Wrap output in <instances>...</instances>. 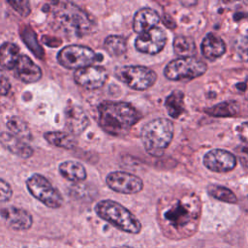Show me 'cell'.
Returning a JSON list of instances; mask_svg holds the SVG:
<instances>
[{
    "label": "cell",
    "instance_id": "obj_21",
    "mask_svg": "<svg viewBox=\"0 0 248 248\" xmlns=\"http://www.w3.org/2000/svg\"><path fill=\"white\" fill-rule=\"evenodd\" d=\"M45 140L51 145L72 150L77 147L78 141L75 139V136L71 135L68 132H62V131H51L46 132L44 134Z\"/></svg>",
    "mask_w": 248,
    "mask_h": 248
},
{
    "label": "cell",
    "instance_id": "obj_3",
    "mask_svg": "<svg viewBox=\"0 0 248 248\" xmlns=\"http://www.w3.org/2000/svg\"><path fill=\"white\" fill-rule=\"evenodd\" d=\"M140 117V112L127 102L105 101L98 107V123L111 136L126 135Z\"/></svg>",
    "mask_w": 248,
    "mask_h": 248
},
{
    "label": "cell",
    "instance_id": "obj_31",
    "mask_svg": "<svg viewBox=\"0 0 248 248\" xmlns=\"http://www.w3.org/2000/svg\"><path fill=\"white\" fill-rule=\"evenodd\" d=\"M13 196V189L11 185L4 179L0 178V202H8Z\"/></svg>",
    "mask_w": 248,
    "mask_h": 248
},
{
    "label": "cell",
    "instance_id": "obj_9",
    "mask_svg": "<svg viewBox=\"0 0 248 248\" xmlns=\"http://www.w3.org/2000/svg\"><path fill=\"white\" fill-rule=\"evenodd\" d=\"M96 58V53L93 49L80 45L64 46L57 54V61L61 66L76 71L91 66Z\"/></svg>",
    "mask_w": 248,
    "mask_h": 248
},
{
    "label": "cell",
    "instance_id": "obj_17",
    "mask_svg": "<svg viewBox=\"0 0 248 248\" xmlns=\"http://www.w3.org/2000/svg\"><path fill=\"white\" fill-rule=\"evenodd\" d=\"M0 143L6 150L20 158L27 159L33 155L32 147L27 144L25 140L14 136L9 132L0 133Z\"/></svg>",
    "mask_w": 248,
    "mask_h": 248
},
{
    "label": "cell",
    "instance_id": "obj_10",
    "mask_svg": "<svg viewBox=\"0 0 248 248\" xmlns=\"http://www.w3.org/2000/svg\"><path fill=\"white\" fill-rule=\"evenodd\" d=\"M106 183L112 191L125 195L140 193L143 188V182L139 176L121 170L109 172L106 177Z\"/></svg>",
    "mask_w": 248,
    "mask_h": 248
},
{
    "label": "cell",
    "instance_id": "obj_6",
    "mask_svg": "<svg viewBox=\"0 0 248 248\" xmlns=\"http://www.w3.org/2000/svg\"><path fill=\"white\" fill-rule=\"evenodd\" d=\"M114 75L118 80L134 90H146L157 80V74L150 68L140 65H128L116 68Z\"/></svg>",
    "mask_w": 248,
    "mask_h": 248
},
{
    "label": "cell",
    "instance_id": "obj_7",
    "mask_svg": "<svg viewBox=\"0 0 248 248\" xmlns=\"http://www.w3.org/2000/svg\"><path fill=\"white\" fill-rule=\"evenodd\" d=\"M206 70V64L197 57H179L167 64L164 75L170 80H188L202 76Z\"/></svg>",
    "mask_w": 248,
    "mask_h": 248
},
{
    "label": "cell",
    "instance_id": "obj_16",
    "mask_svg": "<svg viewBox=\"0 0 248 248\" xmlns=\"http://www.w3.org/2000/svg\"><path fill=\"white\" fill-rule=\"evenodd\" d=\"M13 71L15 77L24 83H33L42 78L41 68L27 55H20Z\"/></svg>",
    "mask_w": 248,
    "mask_h": 248
},
{
    "label": "cell",
    "instance_id": "obj_1",
    "mask_svg": "<svg viewBox=\"0 0 248 248\" xmlns=\"http://www.w3.org/2000/svg\"><path fill=\"white\" fill-rule=\"evenodd\" d=\"M202 202L192 192L170 198L161 211V226L165 234L173 239L191 236L198 228Z\"/></svg>",
    "mask_w": 248,
    "mask_h": 248
},
{
    "label": "cell",
    "instance_id": "obj_26",
    "mask_svg": "<svg viewBox=\"0 0 248 248\" xmlns=\"http://www.w3.org/2000/svg\"><path fill=\"white\" fill-rule=\"evenodd\" d=\"M173 50L180 57H191L196 52V44L191 37L179 35L173 40Z\"/></svg>",
    "mask_w": 248,
    "mask_h": 248
},
{
    "label": "cell",
    "instance_id": "obj_24",
    "mask_svg": "<svg viewBox=\"0 0 248 248\" xmlns=\"http://www.w3.org/2000/svg\"><path fill=\"white\" fill-rule=\"evenodd\" d=\"M239 111V106L234 101H226L217 104L207 109L205 112L214 117H230L237 115Z\"/></svg>",
    "mask_w": 248,
    "mask_h": 248
},
{
    "label": "cell",
    "instance_id": "obj_15",
    "mask_svg": "<svg viewBox=\"0 0 248 248\" xmlns=\"http://www.w3.org/2000/svg\"><path fill=\"white\" fill-rule=\"evenodd\" d=\"M89 125V118L83 108L78 105H70L65 108V127L73 136L80 135Z\"/></svg>",
    "mask_w": 248,
    "mask_h": 248
},
{
    "label": "cell",
    "instance_id": "obj_13",
    "mask_svg": "<svg viewBox=\"0 0 248 248\" xmlns=\"http://www.w3.org/2000/svg\"><path fill=\"white\" fill-rule=\"evenodd\" d=\"M203 165L211 171L226 172L235 168L236 158L227 150L212 149L204 155Z\"/></svg>",
    "mask_w": 248,
    "mask_h": 248
},
{
    "label": "cell",
    "instance_id": "obj_11",
    "mask_svg": "<svg viewBox=\"0 0 248 248\" xmlns=\"http://www.w3.org/2000/svg\"><path fill=\"white\" fill-rule=\"evenodd\" d=\"M166 32L157 26L139 35L135 41V46L141 53L153 55L159 53L166 46Z\"/></svg>",
    "mask_w": 248,
    "mask_h": 248
},
{
    "label": "cell",
    "instance_id": "obj_18",
    "mask_svg": "<svg viewBox=\"0 0 248 248\" xmlns=\"http://www.w3.org/2000/svg\"><path fill=\"white\" fill-rule=\"evenodd\" d=\"M160 21L159 14L151 8H141L134 16L133 29L139 35L157 27Z\"/></svg>",
    "mask_w": 248,
    "mask_h": 248
},
{
    "label": "cell",
    "instance_id": "obj_29",
    "mask_svg": "<svg viewBox=\"0 0 248 248\" xmlns=\"http://www.w3.org/2000/svg\"><path fill=\"white\" fill-rule=\"evenodd\" d=\"M234 49L240 60L248 62V36L238 38L234 43Z\"/></svg>",
    "mask_w": 248,
    "mask_h": 248
},
{
    "label": "cell",
    "instance_id": "obj_19",
    "mask_svg": "<svg viewBox=\"0 0 248 248\" xmlns=\"http://www.w3.org/2000/svg\"><path fill=\"white\" fill-rule=\"evenodd\" d=\"M201 50L203 57L210 61H214L225 53L226 45L219 36L209 33L203 38L201 45Z\"/></svg>",
    "mask_w": 248,
    "mask_h": 248
},
{
    "label": "cell",
    "instance_id": "obj_14",
    "mask_svg": "<svg viewBox=\"0 0 248 248\" xmlns=\"http://www.w3.org/2000/svg\"><path fill=\"white\" fill-rule=\"evenodd\" d=\"M0 216L13 230L26 231L33 225L32 215L25 209L17 206H6L0 208Z\"/></svg>",
    "mask_w": 248,
    "mask_h": 248
},
{
    "label": "cell",
    "instance_id": "obj_36",
    "mask_svg": "<svg viewBox=\"0 0 248 248\" xmlns=\"http://www.w3.org/2000/svg\"><path fill=\"white\" fill-rule=\"evenodd\" d=\"M113 248H134V247H131V246H128V245H122V246H116V247H113Z\"/></svg>",
    "mask_w": 248,
    "mask_h": 248
},
{
    "label": "cell",
    "instance_id": "obj_22",
    "mask_svg": "<svg viewBox=\"0 0 248 248\" xmlns=\"http://www.w3.org/2000/svg\"><path fill=\"white\" fill-rule=\"evenodd\" d=\"M18 46L10 42H6L0 46V66L6 70H14L19 59Z\"/></svg>",
    "mask_w": 248,
    "mask_h": 248
},
{
    "label": "cell",
    "instance_id": "obj_28",
    "mask_svg": "<svg viewBox=\"0 0 248 248\" xmlns=\"http://www.w3.org/2000/svg\"><path fill=\"white\" fill-rule=\"evenodd\" d=\"M207 192L211 197L221 202H225L229 203H235L237 202V198L235 194L232 190L224 186L209 185L207 187Z\"/></svg>",
    "mask_w": 248,
    "mask_h": 248
},
{
    "label": "cell",
    "instance_id": "obj_30",
    "mask_svg": "<svg viewBox=\"0 0 248 248\" xmlns=\"http://www.w3.org/2000/svg\"><path fill=\"white\" fill-rule=\"evenodd\" d=\"M7 3L11 5L15 11H16L20 16L24 17L28 16L31 12L30 3L28 1H8Z\"/></svg>",
    "mask_w": 248,
    "mask_h": 248
},
{
    "label": "cell",
    "instance_id": "obj_8",
    "mask_svg": "<svg viewBox=\"0 0 248 248\" xmlns=\"http://www.w3.org/2000/svg\"><path fill=\"white\" fill-rule=\"evenodd\" d=\"M26 187L36 200L49 208H59L63 203L61 193L42 174L33 173L29 176Z\"/></svg>",
    "mask_w": 248,
    "mask_h": 248
},
{
    "label": "cell",
    "instance_id": "obj_27",
    "mask_svg": "<svg viewBox=\"0 0 248 248\" xmlns=\"http://www.w3.org/2000/svg\"><path fill=\"white\" fill-rule=\"evenodd\" d=\"M7 128L11 134L23 140L31 139V131L28 124L18 116H12L7 121Z\"/></svg>",
    "mask_w": 248,
    "mask_h": 248
},
{
    "label": "cell",
    "instance_id": "obj_33",
    "mask_svg": "<svg viewBox=\"0 0 248 248\" xmlns=\"http://www.w3.org/2000/svg\"><path fill=\"white\" fill-rule=\"evenodd\" d=\"M235 153L238 156L241 164L248 169V145H240L235 148Z\"/></svg>",
    "mask_w": 248,
    "mask_h": 248
},
{
    "label": "cell",
    "instance_id": "obj_20",
    "mask_svg": "<svg viewBox=\"0 0 248 248\" xmlns=\"http://www.w3.org/2000/svg\"><path fill=\"white\" fill-rule=\"evenodd\" d=\"M58 170L64 178L72 182H81L87 177L84 166L76 161L68 160L62 162L58 167Z\"/></svg>",
    "mask_w": 248,
    "mask_h": 248
},
{
    "label": "cell",
    "instance_id": "obj_32",
    "mask_svg": "<svg viewBox=\"0 0 248 248\" xmlns=\"http://www.w3.org/2000/svg\"><path fill=\"white\" fill-rule=\"evenodd\" d=\"M11 90V82L7 75L0 69V95H7Z\"/></svg>",
    "mask_w": 248,
    "mask_h": 248
},
{
    "label": "cell",
    "instance_id": "obj_35",
    "mask_svg": "<svg viewBox=\"0 0 248 248\" xmlns=\"http://www.w3.org/2000/svg\"><path fill=\"white\" fill-rule=\"evenodd\" d=\"M242 207H243V209H244L245 211L248 212V198H246L245 200H243V202H242Z\"/></svg>",
    "mask_w": 248,
    "mask_h": 248
},
{
    "label": "cell",
    "instance_id": "obj_4",
    "mask_svg": "<svg viewBox=\"0 0 248 248\" xmlns=\"http://www.w3.org/2000/svg\"><path fill=\"white\" fill-rule=\"evenodd\" d=\"M95 212L101 219L124 232L137 234L141 231L140 220L128 208L115 201L98 202L95 205Z\"/></svg>",
    "mask_w": 248,
    "mask_h": 248
},
{
    "label": "cell",
    "instance_id": "obj_25",
    "mask_svg": "<svg viewBox=\"0 0 248 248\" xmlns=\"http://www.w3.org/2000/svg\"><path fill=\"white\" fill-rule=\"evenodd\" d=\"M104 48L110 56H121L127 51L126 39L119 35H110L106 38L104 42Z\"/></svg>",
    "mask_w": 248,
    "mask_h": 248
},
{
    "label": "cell",
    "instance_id": "obj_34",
    "mask_svg": "<svg viewBox=\"0 0 248 248\" xmlns=\"http://www.w3.org/2000/svg\"><path fill=\"white\" fill-rule=\"evenodd\" d=\"M237 134L244 142L248 143V122H243L237 127Z\"/></svg>",
    "mask_w": 248,
    "mask_h": 248
},
{
    "label": "cell",
    "instance_id": "obj_5",
    "mask_svg": "<svg viewBox=\"0 0 248 248\" xmlns=\"http://www.w3.org/2000/svg\"><path fill=\"white\" fill-rule=\"evenodd\" d=\"M173 123L168 118H156L146 123L140 133L144 149L152 156L163 155L173 138Z\"/></svg>",
    "mask_w": 248,
    "mask_h": 248
},
{
    "label": "cell",
    "instance_id": "obj_23",
    "mask_svg": "<svg viewBox=\"0 0 248 248\" xmlns=\"http://www.w3.org/2000/svg\"><path fill=\"white\" fill-rule=\"evenodd\" d=\"M184 94L179 91L175 90L171 92L165 101V107L169 115L172 118H178L185 110L184 108Z\"/></svg>",
    "mask_w": 248,
    "mask_h": 248
},
{
    "label": "cell",
    "instance_id": "obj_12",
    "mask_svg": "<svg viewBox=\"0 0 248 248\" xmlns=\"http://www.w3.org/2000/svg\"><path fill=\"white\" fill-rule=\"evenodd\" d=\"M108 72L102 66L91 65L82 69H78L74 73V80L79 86L95 90L101 88L108 79Z\"/></svg>",
    "mask_w": 248,
    "mask_h": 248
},
{
    "label": "cell",
    "instance_id": "obj_2",
    "mask_svg": "<svg viewBox=\"0 0 248 248\" xmlns=\"http://www.w3.org/2000/svg\"><path fill=\"white\" fill-rule=\"evenodd\" d=\"M49 12L51 27L63 36L82 37L91 31L89 16L73 2H50Z\"/></svg>",
    "mask_w": 248,
    "mask_h": 248
}]
</instances>
